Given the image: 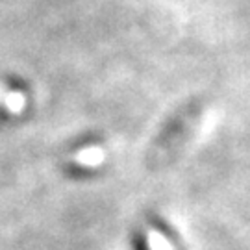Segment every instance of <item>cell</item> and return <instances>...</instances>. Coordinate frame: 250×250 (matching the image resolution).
Returning <instances> with one entry per match:
<instances>
[{
  "instance_id": "cell-1",
  "label": "cell",
  "mask_w": 250,
  "mask_h": 250,
  "mask_svg": "<svg viewBox=\"0 0 250 250\" xmlns=\"http://www.w3.org/2000/svg\"><path fill=\"white\" fill-rule=\"evenodd\" d=\"M71 161L80 165V167L95 169V167H100L106 161V150H104V146L91 145V146H85V148H80L78 152H74L71 156Z\"/></svg>"
},
{
  "instance_id": "cell-2",
  "label": "cell",
  "mask_w": 250,
  "mask_h": 250,
  "mask_svg": "<svg viewBox=\"0 0 250 250\" xmlns=\"http://www.w3.org/2000/svg\"><path fill=\"white\" fill-rule=\"evenodd\" d=\"M145 241H146V247L148 250H176V247L172 245L169 237L165 233L154 228V226H146L145 230Z\"/></svg>"
},
{
  "instance_id": "cell-3",
  "label": "cell",
  "mask_w": 250,
  "mask_h": 250,
  "mask_svg": "<svg viewBox=\"0 0 250 250\" xmlns=\"http://www.w3.org/2000/svg\"><path fill=\"white\" fill-rule=\"evenodd\" d=\"M28 104V97L22 93V91H8L6 93V97H4V102H2V106L6 107V111L9 113H21Z\"/></svg>"
},
{
  "instance_id": "cell-4",
  "label": "cell",
  "mask_w": 250,
  "mask_h": 250,
  "mask_svg": "<svg viewBox=\"0 0 250 250\" xmlns=\"http://www.w3.org/2000/svg\"><path fill=\"white\" fill-rule=\"evenodd\" d=\"M6 93H8V87H6V83H4V82H0V104L4 102V97H6Z\"/></svg>"
}]
</instances>
